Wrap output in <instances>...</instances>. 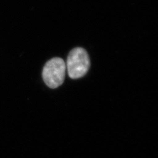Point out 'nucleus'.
Segmentation results:
<instances>
[{
	"mask_svg": "<svg viewBox=\"0 0 158 158\" xmlns=\"http://www.w3.org/2000/svg\"><path fill=\"white\" fill-rule=\"evenodd\" d=\"M66 70V64L61 58L50 59L43 69L42 77L44 82L50 88L59 87L65 80Z\"/></svg>",
	"mask_w": 158,
	"mask_h": 158,
	"instance_id": "f03ea898",
	"label": "nucleus"
},
{
	"mask_svg": "<svg viewBox=\"0 0 158 158\" xmlns=\"http://www.w3.org/2000/svg\"><path fill=\"white\" fill-rule=\"evenodd\" d=\"M65 64L69 77L77 79L87 73L90 69V61L86 49L82 48H75L69 53Z\"/></svg>",
	"mask_w": 158,
	"mask_h": 158,
	"instance_id": "f257e3e1",
	"label": "nucleus"
}]
</instances>
